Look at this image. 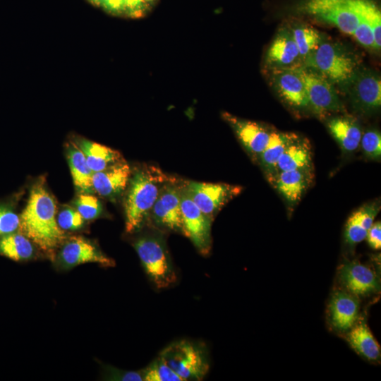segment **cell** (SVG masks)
I'll return each mask as SVG.
<instances>
[{"mask_svg": "<svg viewBox=\"0 0 381 381\" xmlns=\"http://www.w3.org/2000/svg\"><path fill=\"white\" fill-rule=\"evenodd\" d=\"M20 233L40 249L52 253L66 239L56 220V203L44 179L32 186L29 198L20 215Z\"/></svg>", "mask_w": 381, "mask_h": 381, "instance_id": "6da1fadb", "label": "cell"}, {"mask_svg": "<svg viewBox=\"0 0 381 381\" xmlns=\"http://www.w3.org/2000/svg\"><path fill=\"white\" fill-rule=\"evenodd\" d=\"M169 178L152 166H144L131 173L124 201L126 232H135L143 226L161 188Z\"/></svg>", "mask_w": 381, "mask_h": 381, "instance_id": "7a4b0ae2", "label": "cell"}, {"mask_svg": "<svg viewBox=\"0 0 381 381\" xmlns=\"http://www.w3.org/2000/svg\"><path fill=\"white\" fill-rule=\"evenodd\" d=\"M304 67L317 71L332 84L346 89L361 67L357 55L341 43L323 39L305 61Z\"/></svg>", "mask_w": 381, "mask_h": 381, "instance_id": "3957f363", "label": "cell"}, {"mask_svg": "<svg viewBox=\"0 0 381 381\" xmlns=\"http://www.w3.org/2000/svg\"><path fill=\"white\" fill-rule=\"evenodd\" d=\"M145 272L157 289L170 286L176 276L162 238L153 235L138 238L133 244Z\"/></svg>", "mask_w": 381, "mask_h": 381, "instance_id": "277c9868", "label": "cell"}, {"mask_svg": "<svg viewBox=\"0 0 381 381\" xmlns=\"http://www.w3.org/2000/svg\"><path fill=\"white\" fill-rule=\"evenodd\" d=\"M159 356L183 380H200L209 369L203 349L188 340H181L169 345Z\"/></svg>", "mask_w": 381, "mask_h": 381, "instance_id": "5b68a950", "label": "cell"}, {"mask_svg": "<svg viewBox=\"0 0 381 381\" xmlns=\"http://www.w3.org/2000/svg\"><path fill=\"white\" fill-rule=\"evenodd\" d=\"M298 9L351 35L358 23L354 0H305Z\"/></svg>", "mask_w": 381, "mask_h": 381, "instance_id": "8992f818", "label": "cell"}, {"mask_svg": "<svg viewBox=\"0 0 381 381\" xmlns=\"http://www.w3.org/2000/svg\"><path fill=\"white\" fill-rule=\"evenodd\" d=\"M303 80L309 108L320 116L344 110L334 84L313 69L303 67L298 70Z\"/></svg>", "mask_w": 381, "mask_h": 381, "instance_id": "52a82bcc", "label": "cell"}, {"mask_svg": "<svg viewBox=\"0 0 381 381\" xmlns=\"http://www.w3.org/2000/svg\"><path fill=\"white\" fill-rule=\"evenodd\" d=\"M185 189L199 209L212 220L217 212L242 190L239 186L188 181Z\"/></svg>", "mask_w": 381, "mask_h": 381, "instance_id": "ba28073f", "label": "cell"}, {"mask_svg": "<svg viewBox=\"0 0 381 381\" xmlns=\"http://www.w3.org/2000/svg\"><path fill=\"white\" fill-rule=\"evenodd\" d=\"M353 108L368 114L381 105V80L375 72L360 67L345 89Z\"/></svg>", "mask_w": 381, "mask_h": 381, "instance_id": "9c48e42d", "label": "cell"}, {"mask_svg": "<svg viewBox=\"0 0 381 381\" xmlns=\"http://www.w3.org/2000/svg\"><path fill=\"white\" fill-rule=\"evenodd\" d=\"M181 210L182 232L202 254H207L211 248L212 219L193 202L183 183L181 188Z\"/></svg>", "mask_w": 381, "mask_h": 381, "instance_id": "30bf717a", "label": "cell"}, {"mask_svg": "<svg viewBox=\"0 0 381 381\" xmlns=\"http://www.w3.org/2000/svg\"><path fill=\"white\" fill-rule=\"evenodd\" d=\"M182 186L173 178H169L163 184L150 212L157 225L171 231L182 232Z\"/></svg>", "mask_w": 381, "mask_h": 381, "instance_id": "8fae6325", "label": "cell"}, {"mask_svg": "<svg viewBox=\"0 0 381 381\" xmlns=\"http://www.w3.org/2000/svg\"><path fill=\"white\" fill-rule=\"evenodd\" d=\"M265 66L267 71L274 70H299L304 62L288 27L281 28L265 54Z\"/></svg>", "mask_w": 381, "mask_h": 381, "instance_id": "7c38bea8", "label": "cell"}, {"mask_svg": "<svg viewBox=\"0 0 381 381\" xmlns=\"http://www.w3.org/2000/svg\"><path fill=\"white\" fill-rule=\"evenodd\" d=\"M58 260L64 269L81 264L94 262L105 267L114 265L113 260L105 255L93 243L83 236H71L61 246Z\"/></svg>", "mask_w": 381, "mask_h": 381, "instance_id": "4fadbf2b", "label": "cell"}, {"mask_svg": "<svg viewBox=\"0 0 381 381\" xmlns=\"http://www.w3.org/2000/svg\"><path fill=\"white\" fill-rule=\"evenodd\" d=\"M337 273L343 289L358 298L375 294L380 289V282L375 271L359 261L344 262Z\"/></svg>", "mask_w": 381, "mask_h": 381, "instance_id": "5bb4252c", "label": "cell"}, {"mask_svg": "<svg viewBox=\"0 0 381 381\" xmlns=\"http://www.w3.org/2000/svg\"><path fill=\"white\" fill-rule=\"evenodd\" d=\"M358 297L339 289L334 291L328 303V321L334 330L347 332L359 318Z\"/></svg>", "mask_w": 381, "mask_h": 381, "instance_id": "9a60e30c", "label": "cell"}, {"mask_svg": "<svg viewBox=\"0 0 381 381\" xmlns=\"http://www.w3.org/2000/svg\"><path fill=\"white\" fill-rule=\"evenodd\" d=\"M267 72L272 86L285 103L296 109L309 108L306 87L298 70Z\"/></svg>", "mask_w": 381, "mask_h": 381, "instance_id": "2e32d148", "label": "cell"}, {"mask_svg": "<svg viewBox=\"0 0 381 381\" xmlns=\"http://www.w3.org/2000/svg\"><path fill=\"white\" fill-rule=\"evenodd\" d=\"M223 117L234 131L241 144L255 161L267 145L272 128L265 127L260 123L242 119L228 113Z\"/></svg>", "mask_w": 381, "mask_h": 381, "instance_id": "e0dca14e", "label": "cell"}, {"mask_svg": "<svg viewBox=\"0 0 381 381\" xmlns=\"http://www.w3.org/2000/svg\"><path fill=\"white\" fill-rule=\"evenodd\" d=\"M313 179V167L277 172L270 180L291 205L300 201Z\"/></svg>", "mask_w": 381, "mask_h": 381, "instance_id": "ac0fdd59", "label": "cell"}, {"mask_svg": "<svg viewBox=\"0 0 381 381\" xmlns=\"http://www.w3.org/2000/svg\"><path fill=\"white\" fill-rule=\"evenodd\" d=\"M131 173L129 165L124 161L94 172L92 179L94 192L107 198L117 197L126 190Z\"/></svg>", "mask_w": 381, "mask_h": 381, "instance_id": "d6986e66", "label": "cell"}, {"mask_svg": "<svg viewBox=\"0 0 381 381\" xmlns=\"http://www.w3.org/2000/svg\"><path fill=\"white\" fill-rule=\"evenodd\" d=\"M380 210V201H372L364 204L351 214L346 221L344 230V239L350 247H353L365 239L368 231Z\"/></svg>", "mask_w": 381, "mask_h": 381, "instance_id": "ffe728a7", "label": "cell"}, {"mask_svg": "<svg viewBox=\"0 0 381 381\" xmlns=\"http://www.w3.org/2000/svg\"><path fill=\"white\" fill-rule=\"evenodd\" d=\"M312 157L309 140L295 133L278 160L275 174L282 171L313 167Z\"/></svg>", "mask_w": 381, "mask_h": 381, "instance_id": "44dd1931", "label": "cell"}, {"mask_svg": "<svg viewBox=\"0 0 381 381\" xmlns=\"http://www.w3.org/2000/svg\"><path fill=\"white\" fill-rule=\"evenodd\" d=\"M327 128L345 152H353L360 146L362 136L361 129L352 117L338 116L327 121Z\"/></svg>", "mask_w": 381, "mask_h": 381, "instance_id": "7402d4cb", "label": "cell"}, {"mask_svg": "<svg viewBox=\"0 0 381 381\" xmlns=\"http://www.w3.org/2000/svg\"><path fill=\"white\" fill-rule=\"evenodd\" d=\"M345 338L351 348L360 356L370 361H377L380 358V346L364 319L356 324L345 333Z\"/></svg>", "mask_w": 381, "mask_h": 381, "instance_id": "603a6c76", "label": "cell"}, {"mask_svg": "<svg viewBox=\"0 0 381 381\" xmlns=\"http://www.w3.org/2000/svg\"><path fill=\"white\" fill-rule=\"evenodd\" d=\"M73 143L82 151L93 172L102 171L123 161L118 151L99 143L84 138L75 139Z\"/></svg>", "mask_w": 381, "mask_h": 381, "instance_id": "cb8c5ba5", "label": "cell"}, {"mask_svg": "<svg viewBox=\"0 0 381 381\" xmlns=\"http://www.w3.org/2000/svg\"><path fill=\"white\" fill-rule=\"evenodd\" d=\"M66 154L75 189L79 193L92 194L94 172L87 164L83 153L72 143L68 145Z\"/></svg>", "mask_w": 381, "mask_h": 381, "instance_id": "d4e9b609", "label": "cell"}, {"mask_svg": "<svg viewBox=\"0 0 381 381\" xmlns=\"http://www.w3.org/2000/svg\"><path fill=\"white\" fill-rule=\"evenodd\" d=\"M294 134L295 133L281 132L272 128L267 145L258 161L267 179H270L275 174L278 160Z\"/></svg>", "mask_w": 381, "mask_h": 381, "instance_id": "484cf974", "label": "cell"}, {"mask_svg": "<svg viewBox=\"0 0 381 381\" xmlns=\"http://www.w3.org/2000/svg\"><path fill=\"white\" fill-rule=\"evenodd\" d=\"M0 255L15 261L30 259L34 255L32 241L22 233H11L0 237Z\"/></svg>", "mask_w": 381, "mask_h": 381, "instance_id": "4316f807", "label": "cell"}, {"mask_svg": "<svg viewBox=\"0 0 381 381\" xmlns=\"http://www.w3.org/2000/svg\"><path fill=\"white\" fill-rule=\"evenodd\" d=\"M288 28L305 63L322 42L323 37L318 30L308 25L298 24Z\"/></svg>", "mask_w": 381, "mask_h": 381, "instance_id": "83f0119b", "label": "cell"}, {"mask_svg": "<svg viewBox=\"0 0 381 381\" xmlns=\"http://www.w3.org/2000/svg\"><path fill=\"white\" fill-rule=\"evenodd\" d=\"M355 2L372 29L376 50H380L381 47V13L380 8L371 0H355Z\"/></svg>", "mask_w": 381, "mask_h": 381, "instance_id": "f1b7e54d", "label": "cell"}, {"mask_svg": "<svg viewBox=\"0 0 381 381\" xmlns=\"http://www.w3.org/2000/svg\"><path fill=\"white\" fill-rule=\"evenodd\" d=\"M145 381H183V380L159 356L143 373Z\"/></svg>", "mask_w": 381, "mask_h": 381, "instance_id": "f546056e", "label": "cell"}, {"mask_svg": "<svg viewBox=\"0 0 381 381\" xmlns=\"http://www.w3.org/2000/svg\"><path fill=\"white\" fill-rule=\"evenodd\" d=\"M75 210L84 219L92 220L102 212V206L99 199L90 193H80L74 201Z\"/></svg>", "mask_w": 381, "mask_h": 381, "instance_id": "4dcf8cb0", "label": "cell"}, {"mask_svg": "<svg viewBox=\"0 0 381 381\" xmlns=\"http://www.w3.org/2000/svg\"><path fill=\"white\" fill-rule=\"evenodd\" d=\"M360 145L365 155L378 160L381 157V135L377 130H368L362 133Z\"/></svg>", "mask_w": 381, "mask_h": 381, "instance_id": "1f68e13d", "label": "cell"}, {"mask_svg": "<svg viewBox=\"0 0 381 381\" xmlns=\"http://www.w3.org/2000/svg\"><path fill=\"white\" fill-rule=\"evenodd\" d=\"M56 220L62 230L75 231L83 227L85 219L75 208L66 206L58 213Z\"/></svg>", "mask_w": 381, "mask_h": 381, "instance_id": "d6a6232c", "label": "cell"}, {"mask_svg": "<svg viewBox=\"0 0 381 381\" xmlns=\"http://www.w3.org/2000/svg\"><path fill=\"white\" fill-rule=\"evenodd\" d=\"M20 227V216L6 204H0V237L16 232Z\"/></svg>", "mask_w": 381, "mask_h": 381, "instance_id": "836d02e7", "label": "cell"}, {"mask_svg": "<svg viewBox=\"0 0 381 381\" xmlns=\"http://www.w3.org/2000/svg\"><path fill=\"white\" fill-rule=\"evenodd\" d=\"M365 239L368 245L375 250L381 248V223L380 221L373 222L368 229Z\"/></svg>", "mask_w": 381, "mask_h": 381, "instance_id": "e575fe53", "label": "cell"}, {"mask_svg": "<svg viewBox=\"0 0 381 381\" xmlns=\"http://www.w3.org/2000/svg\"><path fill=\"white\" fill-rule=\"evenodd\" d=\"M146 0H123V11L133 16L142 13Z\"/></svg>", "mask_w": 381, "mask_h": 381, "instance_id": "d590c367", "label": "cell"}, {"mask_svg": "<svg viewBox=\"0 0 381 381\" xmlns=\"http://www.w3.org/2000/svg\"><path fill=\"white\" fill-rule=\"evenodd\" d=\"M104 8L113 13H120L123 11V0H106Z\"/></svg>", "mask_w": 381, "mask_h": 381, "instance_id": "8d00e7d4", "label": "cell"}, {"mask_svg": "<svg viewBox=\"0 0 381 381\" xmlns=\"http://www.w3.org/2000/svg\"><path fill=\"white\" fill-rule=\"evenodd\" d=\"M88 1H90V2H92L93 4L96 6H102L103 8L106 2V0H88Z\"/></svg>", "mask_w": 381, "mask_h": 381, "instance_id": "74e56055", "label": "cell"}, {"mask_svg": "<svg viewBox=\"0 0 381 381\" xmlns=\"http://www.w3.org/2000/svg\"><path fill=\"white\" fill-rule=\"evenodd\" d=\"M152 1V0H146V1Z\"/></svg>", "mask_w": 381, "mask_h": 381, "instance_id": "f35d334b", "label": "cell"}]
</instances>
